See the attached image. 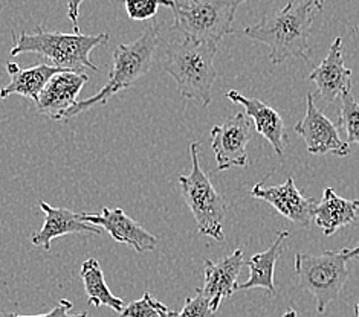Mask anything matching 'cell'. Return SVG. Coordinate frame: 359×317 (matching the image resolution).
I'll return each mask as SVG.
<instances>
[{
	"label": "cell",
	"instance_id": "6da1fadb",
	"mask_svg": "<svg viewBox=\"0 0 359 317\" xmlns=\"http://www.w3.org/2000/svg\"><path fill=\"white\" fill-rule=\"evenodd\" d=\"M313 8L312 0L287 2L283 10L266 14L259 23L246 27L243 34L246 38L269 48L272 64H281L289 58H302L307 62L311 57L307 38L313 22Z\"/></svg>",
	"mask_w": 359,
	"mask_h": 317
},
{
	"label": "cell",
	"instance_id": "7a4b0ae2",
	"mask_svg": "<svg viewBox=\"0 0 359 317\" xmlns=\"http://www.w3.org/2000/svg\"><path fill=\"white\" fill-rule=\"evenodd\" d=\"M13 40L11 57L36 54L48 62L46 64L55 66L58 69L86 73L88 69L98 71V66L92 63L90 52L95 48L106 45L109 36L107 34L84 36L81 32H57L37 27L34 32L23 31L19 37L13 32Z\"/></svg>",
	"mask_w": 359,
	"mask_h": 317
},
{
	"label": "cell",
	"instance_id": "3957f363",
	"mask_svg": "<svg viewBox=\"0 0 359 317\" xmlns=\"http://www.w3.org/2000/svg\"><path fill=\"white\" fill-rule=\"evenodd\" d=\"M159 43V29L155 24H149L144 29L141 37L129 45H118L112 54V71L109 80L95 95L79 101L63 115L62 122L79 116L97 106H106L110 98L119 92L130 89L132 85L147 75L155 59L156 48Z\"/></svg>",
	"mask_w": 359,
	"mask_h": 317
},
{
	"label": "cell",
	"instance_id": "277c9868",
	"mask_svg": "<svg viewBox=\"0 0 359 317\" xmlns=\"http://www.w3.org/2000/svg\"><path fill=\"white\" fill-rule=\"evenodd\" d=\"M219 45L188 40L170 43L165 49L164 69L176 81L179 93L187 99L211 104L212 85L217 80L215 58Z\"/></svg>",
	"mask_w": 359,
	"mask_h": 317
},
{
	"label": "cell",
	"instance_id": "5b68a950",
	"mask_svg": "<svg viewBox=\"0 0 359 317\" xmlns=\"http://www.w3.org/2000/svg\"><path fill=\"white\" fill-rule=\"evenodd\" d=\"M246 0H173V31L194 43H219L234 32L236 13Z\"/></svg>",
	"mask_w": 359,
	"mask_h": 317
},
{
	"label": "cell",
	"instance_id": "8992f818",
	"mask_svg": "<svg viewBox=\"0 0 359 317\" xmlns=\"http://www.w3.org/2000/svg\"><path fill=\"white\" fill-rule=\"evenodd\" d=\"M359 258V246L339 252L326 251L321 255L297 253L295 273L300 286L316 301V311L323 314L335 301L348 279V261Z\"/></svg>",
	"mask_w": 359,
	"mask_h": 317
},
{
	"label": "cell",
	"instance_id": "52a82bcc",
	"mask_svg": "<svg viewBox=\"0 0 359 317\" xmlns=\"http://www.w3.org/2000/svg\"><path fill=\"white\" fill-rule=\"evenodd\" d=\"M201 142L190 145L191 171L187 176H179V188L184 202L190 208L199 234L216 241H224V225L226 217V202L220 195L211 180L205 174L199 162Z\"/></svg>",
	"mask_w": 359,
	"mask_h": 317
},
{
	"label": "cell",
	"instance_id": "ba28073f",
	"mask_svg": "<svg viewBox=\"0 0 359 317\" xmlns=\"http://www.w3.org/2000/svg\"><path fill=\"white\" fill-rule=\"evenodd\" d=\"M252 139V125L242 111L225 119L211 130V148L216 154L217 171L243 168L248 164L246 147Z\"/></svg>",
	"mask_w": 359,
	"mask_h": 317
},
{
	"label": "cell",
	"instance_id": "9c48e42d",
	"mask_svg": "<svg viewBox=\"0 0 359 317\" xmlns=\"http://www.w3.org/2000/svg\"><path fill=\"white\" fill-rule=\"evenodd\" d=\"M313 93L306 97V115L294 130L306 142V148L311 154H333L346 157L350 154V143L341 139L337 125L323 113L315 104Z\"/></svg>",
	"mask_w": 359,
	"mask_h": 317
},
{
	"label": "cell",
	"instance_id": "30bf717a",
	"mask_svg": "<svg viewBox=\"0 0 359 317\" xmlns=\"http://www.w3.org/2000/svg\"><path fill=\"white\" fill-rule=\"evenodd\" d=\"M80 218L104 229L116 243L129 246L138 253L153 252L158 246V238L145 230L138 221L127 216L121 208L104 206L100 213L81 212Z\"/></svg>",
	"mask_w": 359,
	"mask_h": 317
},
{
	"label": "cell",
	"instance_id": "8fae6325",
	"mask_svg": "<svg viewBox=\"0 0 359 317\" xmlns=\"http://www.w3.org/2000/svg\"><path fill=\"white\" fill-rule=\"evenodd\" d=\"M251 197L268 202L281 216L303 229L311 227L313 211L318 204L313 197H306L298 191L292 177H289L286 183L277 186H264L263 183H257L251 190Z\"/></svg>",
	"mask_w": 359,
	"mask_h": 317
},
{
	"label": "cell",
	"instance_id": "7c38bea8",
	"mask_svg": "<svg viewBox=\"0 0 359 317\" xmlns=\"http://www.w3.org/2000/svg\"><path fill=\"white\" fill-rule=\"evenodd\" d=\"M88 83V73L75 71L58 72L50 76L34 104L40 115L48 116L53 121H62L66 111L80 101V93Z\"/></svg>",
	"mask_w": 359,
	"mask_h": 317
},
{
	"label": "cell",
	"instance_id": "4fadbf2b",
	"mask_svg": "<svg viewBox=\"0 0 359 317\" xmlns=\"http://www.w3.org/2000/svg\"><path fill=\"white\" fill-rule=\"evenodd\" d=\"M307 80L315 83L318 93L326 102H335L346 92L352 90V71L344 64L343 38L337 37L333 40L329 54L309 73Z\"/></svg>",
	"mask_w": 359,
	"mask_h": 317
},
{
	"label": "cell",
	"instance_id": "5bb4252c",
	"mask_svg": "<svg viewBox=\"0 0 359 317\" xmlns=\"http://www.w3.org/2000/svg\"><path fill=\"white\" fill-rule=\"evenodd\" d=\"M245 265L243 251L237 248L229 256L220 261L205 260V284L202 287L203 295L210 301L212 311H217L225 299L236 293L237 278Z\"/></svg>",
	"mask_w": 359,
	"mask_h": 317
},
{
	"label": "cell",
	"instance_id": "9a60e30c",
	"mask_svg": "<svg viewBox=\"0 0 359 317\" xmlns=\"http://www.w3.org/2000/svg\"><path fill=\"white\" fill-rule=\"evenodd\" d=\"M40 209L45 212V223L39 232L31 237V243L43 248V251H50V243L58 237L71 235V234H93L101 235V227L93 226L88 221L80 218V213H75L65 208H54L46 202L39 203Z\"/></svg>",
	"mask_w": 359,
	"mask_h": 317
},
{
	"label": "cell",
	"instance_id": "2e32d148",
	"mask_svg": "<svg viewBox=\"0 0 359 317\" xmlns=\"http://www.w3.org/2000/svg\"><path fill=\"white\" fill-rule=\"evenodd\" d=\"M226 98L229 101L241 104L245 108V113L248 118L254 121V127L264 139H266L272 148L281 157L285 153V145L287 142V134L285 128L283 118L278 115L277 110H273L263 101L255 98H248L242 95L238 90H229L226 93Z\"/></svg>",
	"mask_w": 359,
	"mask_h": 317
},
{
	"label": "cell",
	"instance_id": "e0dca14e",
	"mask_svg": "<svg viewBox=\"0 0 359 317\" xmlns=\"http://www.w3.org/2000/svg\"><path fill=\"white\" fill-rule=\"evenodd\" d=\"M359 220V200H347L339 197L333 188H326L321 202L313 211V221L330 237L338 229L353 225Z\"/></svg>",
	"mask_w": 359,
	"mask_h": 317
},
{
	"label": "cell",
	"instance_id": "ac0fdd59",
	"mask_svg": "<svg viewBox=\"0 0 359 317\" xmlns=\"http://www.w3.org/2000/svg\"><path fill=\"white\" fill-rule=\"evenodd\" d=\"M62 71L65 69H58V67L46 63L28 67V69H20L19 64L8 62L6 72L10 75L11 81L0 89V99H8L13 95H20L36 102L46 83L50 80V76H54Z\"/></svg>",
	"mask_w": 359,
	"mask_h": 317
},
{
	"label": "cell",
	"instance_id": "d6986e66",
	"mask_svg": "<svg viewBox=\"0 0 359 317\" xmlns=\"http://www.w3.org/2000/svg\"><path fill=\"white\" fill-rule=\"evenodd\" d=\"M287 230L278 232L276 241L262 253H255L251 260H248L245 265L250 269V278L243 284H237L236 291L251 290V288H263L266 290L271 296L277 295L276 284H273V272H276V264L278 258L285 252V241L289 238Z\"/></svg>",
	"mask_w": 359,
	"mask_h": 317
},
{
	"label": "cell",
	"instance_id": "ffe728a7",
	"mask_svg": "<svg viewBox=\"0 0 359 317\" xmlns=\"http://www.w3.org/2000/svg\"><path fill=\"white\" fill-rule=\"evenodd\" d=\"M80 276L92 307H107L116 313L124 310L126 302L121 297H116L107 287L104 273H102L97 258H89L81 264Z\"/></svg>",
	"mask_w": 359,
	"mask_h": 317
},
{
	"label": "cell",
	"instance_id": "44dd1931",
	"mask_svg": "<svg viewBox=\"0 0 359 317\" xmlns=\"http://www.w3.org/2000/svg\"><path fill=\"white\" fill-rule=\"evenodd\" d=\"M338 122L339 127L346 132L347 142L359 145V102L353 98L352 90L346 92L341 97V111Z\"/></svg>",
	"mask_w": 359,
	"mask_h": 317
},
{
	"label": "cell",
	"instance_id": "7402d4cb",
	"mask_svg": "<svg viewBox=\"0 0 359 317\" xmlns=\"http://www.w3.org/2000/svg\"><path fill=\"white\" fill-rule=\"evenodd\" d=\"M170 308L159 302L150 293H144L140 301H133L124 307L119 317H167Z\"/></svg>",
	"mask_w": 359,
	"mask_h": 317
},
{
	"label": "cell",
	"instance_id": "603a6c76",
	"mask_svg": "<svg viewBox=\"0 0 359 317\" xmlns=\"http://www.w3.org/2000/svg\"><path fill=\"white\" fill-rule=\"evenodd\" d=\"M173 0H124L126 13L130 20L145 22L158 14L159 6L170 8Z\"/></svg>",
	"mask_w": 359,
	"mask_h": 317
},
{
	"label": "cell",
	"instance_id": "cb8c5ba5",
	"mask_svg": "<svg viewBox=\"0 0 359 317\" xmlns=\"http://www.w3.org/2000/svg\"><path fill=\"white\" fill-rule=\"evenodd\" d=\"M167 317H215V311L211 310L210 301L203 295L202 288L196 290V296L187 297L184 308L179 313L170 310Z\"/></svg>",
	"mask_w": 359,
	"mask_h": 317
},
{
	"label": "cell",
	"instance_id": "d4e9b609",
	"mask_svg": "<svg viewBox=\"0 0 359 317\" xmlns=\"http://www.w3.org/2000/svg\"><path fill=\"white\" fill-rule=\"evenodd\" d=\"M71 308H72V302L67 301V299H62L54 310H50L49 313L45 314H37V316H23V314H15V313H10L6 314V317H88V313H80V314H71Z\"/></svg>",
	"mask_w": 359,
	"mask_h": 317
},
{
	"label": "cell",
	"instance_id": "484cf974",
	"mask_svg": "<svg viewBox=\"0 0 359 317\" xmlns=\"http://www.w3.org/2000/svg\"><path fill=\"white\" fill-rule=\"evenodd\" d=\"M84 0H67V17L72 23V32L80 34V27H79V15H80V6Z\"/></svg>",
	"mask_w": 359,
	"mask_h": 317
},
{
	"label": "cell",
	"instance_id": "4316f807",
	"mask_svg": "<svg viewBox=\"0 0 359 317\" xmlns=\"http://www.w3.org/2000/svg\"><path fill=\"white\" fill-rule=\"evenodd\" d=\"M294 2H297V0H289V3H294ZM312 2H313L316 10L323 11V2H321V0H312Z\"/></svg>",
	"mask_w": 359,
	"mask_h": 317
},
{
	"label": "cell",
	"instance_id": "83f0119b",
	"mask_svg": "<svg viewBox=\"0 0 359 317\" xmlns=\"http://www.w3.org/2000/svg\"><path fill=\"white\" fill-rule=\"evenodd\" d=\"M283 317H297V311L295 310H287Z\"/></svg>",
	"mask_w": 359,
	"mask_h": 317
},
{
	"label": "cell",
	"instance_id": "f1b7e54d",
	"mask_svg": "<svg viewBox=\"0 0 359 317\" xmlns=\"http://www.w3.org/2000/svg\"><path fill=\"white\" fill-rule=\"evenodd\" d=\"M355 311H356V317H359V302L355 305Z\"/></svg>",
	"mask_w": 359,
	"mask_h": 317
},
{
	"label": "cell",
	"instance_id": "f546056e",
	"mask_svg": "<svg viewBox=\"0 0 359 317\" xmlns=\"http://www.w3.org/2000/svg\"><path fill=\"white\" fill-rule=\"evenodd\" d=\"M0 317H6V314H5V313H2V311H0Z\"/></svg>",
	"mask_w": 359,
	"mask_h": 317
},
{
	"label": "cell",
	"instance_id": "4dcf8cb0",
	"mask_svg": "<svg viewBox=\"0 0 359 317\" xmlns=\"http://www.w3.org/2000/svg\"><path fill=\"white\" fill-rule=\"evenodd\" d=\"M321 2H324V0H321Z\"/></svg>",
	"mask_w": 359,
	"mask_h": 317
}]
</instances>
